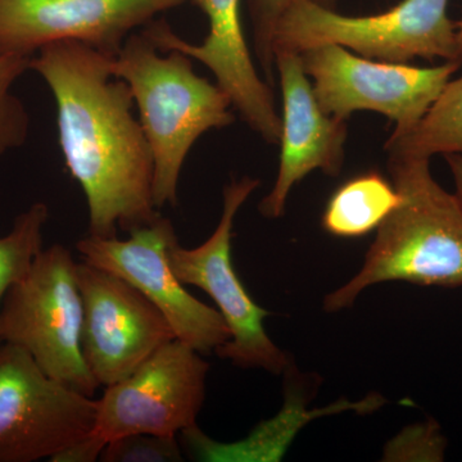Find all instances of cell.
I'll list each match as a JSON object with an SVG mask.
<instances>
[{"mask_svg": "<svg viewBox=\"0 0 462 462\" xmlns=\"http://www.w3.org/2000/svg\"><path fill=\"white\" fill-rule=\"evenodd\" d=\"M207 16L208 35L190 44L172 32L166 20L151 21L143 32L161 51H179L215 75L233 107L269 144H279L282 116L276 111L272 85L258 75L242 23V0H193Z\"/></svg>", "mask_w": 462, "mask_h": 462, "instance_id": "13", "label": "cell"}, {"mask_svg": "<svg viewBox=\"0 0 462 462\" xmlns=\"http://www.w3.org/2000/svg\"><path fill=\"white\" fill-rule=\"evenodd\" d=\"M303 0H249L252 26H254V53L269 84H273L275 58L273 53V36L276 23L291 5ZM333 8L334 0H307Z\"/></svg>", "mask_w": 462, "mask_h": 462, "instance_id": "20", "label": "cell"}, {"mask_svg": "<svg viewBox=\"0 0 462 462\" xmlns=\"http://www.w3.org/2000/svg\"><path fill=\"white\" fill-rule=\"evenodd\" d=\"M187 0H0V56L79 42L117 56L134 30Z\"/></svg>", "mask_w": 462, "mask_h": 462, "instance_id": "12", "label": "cell"}, {"mask_svg": "<svg viewBox=\"0 0 462 462\" xmlns=\"http://www.w3.org/2000/svg\"><path fill=\"white\" fill-rule=\"evenodd\" d=\"M161 53L142 30L133 32L109 60L112 76L129 85L138 107L153 156L157 209L178 203L182 166L200 136L236 121L227 94L197 75L190 57L179 51Z\"/></svg>", "mask_w": 462, "mask_h": 462, "instance_id": "3", "label": "cell"}, {"mask_svg": "<svg viewBox=\"0 0 462 462\" xmlns=\"http://www.w3.org/2000/svg\"><path fill=\"white\" fill-rule=\"evenodd\" d=\"M275 69L282 99L281 161L275 184L258 207L263 217L273 220L284 215L289 194L309 173L321 170L339 175L348 134L345 120L322 111L300 54L276 53Z\"/></svg>", "mask_w": 462, "mask_h": 462, "instance_id": "14", "label": "cell"}, {"mask_svg": "<svg viewBox=\"0 0 462 462\" xmlns=\"http://www.w3.org/2000/svg\"><path fill=\"white\" fill-rule=\"evenodd\" d=\"M398 202L400 194L384 175L378 171L358 173L331 194L321 225L330 236L360 238L378 230Z\"/></svg>", "mask_w": 462, "mask_h": 462, "instance_id": "15", "label": "cell"}, {"mask_svg": "<svg viewBox=\"0 0 462 462\" xmlns=\"http://www.w3.org/2000/svg\"><path fill=\"white\" fill-rule=\"evenodd\" d=\"M456 39H457L458 60L462 63V18L456 23Z\"/></svg>", "mask_w": 462, "mask_h": 462, "instance_id": "23", "label": "cell"}, {"mask_svg": "<svg viewBox=\"0 0 462 462\" xmlns=\"http://www.w3.org/2000/svg\"><path fill=\"white\" fill-rule=\"evenodd\" d=\"M32 57L0 56V158L25 144L30 115L12 88L30 69Z\"/></svg>", "mask_w": 462, "mask_h": 462, "instance_id": "18", "label": "cell"}, {"mask_svg": "<svg viewBox=\"0 0 462 462\" xmlns=\"http://www.w3.org/2000/svg\"><path fill=\"white\" fill-rule=\"evenodd\" d=\"M103 462H181L184 460L178 437L157 434H130L111 440L99 457Z\"/></svg>", "mask_w": 462, "mask_h": 462, "instance_id": "19", "label": "cell"}, {"mask_svg": "<svg viewBox=\"0 0 462 462\" xmlns=\"http://www.w3.org/2000/svg\"><path fill=\"white\" fill-rule=\"evenodd\" d=\"M447 440L439 424L433 419L410 425L385 447L384 460L427 461L445 460Z\"/></svg>", "mask_w": 462, "mask_h": 462, "instance_id": "21", "label": "cell"}, {"mask_svg": "<svg viewBox=\"0 0 462 462\" xmlns=\"http://www.w3.org/2000/svg\"><path fill=\"white\" fill-rule=\"evenodd\" d=\"M400 202L380 225L363 267L327 294L328 314L354 306L367 288L389 282L462 287V206L431 175L430 160L388 156Z\"/></svg>", "mask_w": 462, "mask_h": 462, "instance_id": "2", "label": "cell"}, {"mask_svg": "<svg viewBox=\"0 0 462 462\" xmlns=\"http://www.w3.org/2000/svg\"><path fill=\"white\" fill-rule=\"evenodd\" d=\"M209 364L193 346L173 339L97 400L89 437L54 462H94L105 447L130 434L178 437L197 425L206 400Z\"/></svg>", "mask_w": 462, "mask_h": 462, "instance_id": "6", "label": "cell"}, {"mask_svg": "<svg viewBox=\"0 0 462 462\" xmlns=\"http://www.w3.org/2000/svg\"><path fill=\"white\" fill-rule=\"evenodd\" d=\"M79 42L45 45L30 69L47 83L57 107L58 143L89 211V236L115 238L160 217L153 200V156L124 80L109 60Z\"/></svg>", "mask_w": 462, "mask_h": 462, "instance_id": "1", "label": "cell"}, {"mask_svg": "<svg viewBox=\"0 0 462 462\" xmlns=\"http://www.w3.org/2000/svg\"><path fill=\"white\" fill-rule=\"evenodd\" d=\"M388 156L428 158L462 154V75L449 80L427 114L406 135L388 139Z\"/></svg>", "mask_w": 462, "mask_h": 462, "instance_id": "16", "label": "cell"}, {"mask_svg": "<svg viewBox=\"0 0 462 462\" xmlns=\"http://www.w3.org/2000/svg\"><path fill=\"white\" fill-rule=\"evenodd\" d=\"M447 165L455 182V194L462 206V154H447Z\"/></svg>", "mask_w": 462, "mask_h": 462, "instance_id": "22", "label": "cell"}, {"mask_svg": "<svg viewBox=\"0 0 462 462\" xmlns=\"http://www.w3.org/2000/svg\"><path fill=\"white\" fill-rule=\"evenodd\" d=\"M176 239L172 221L161 215L130 231L126 240L89 236L76 248L85 263L120 276L144 294L170 322L176 339L202 355L216 354L229 342V328L218 310L191 296L176 276L169 256Z\"/></svg>", "mask_w": 462, "mask_h": 462, "instance_id": "10", "label": "cell"}, {"mask_svg": "<svg viewBox=\"0 0 462 462\" xmlns=\"http://www.w3.org/2000/svg\"><path fill=\"white\" fill-rule=\"evenodd\" d=\"M325 114L346 120L357 111L378 112L396 124L391 136L411 132L462 65L434 67L383 62L356 56L337 44L300 53Z\"/></svg>", "mask_w": 462, "mask_h": 462, "instance_id": "7", "label": "cell"}, {"mask_svg": "<svg viewBox=\"0 0 462 462\" xmlns=\"http://www.w3.org/2000/svg\"><path fill=\"white\" fill-rule=\"evenodd\" d=\"M449 0H401L370 16H345L318 3H296L276 23L273 53L337 44L370 60L409 63L415 58L457 62L456 23Z\"/></svg>", "mask_w": 462, "mask_h": 462, "instance_id": "5", "label": "cell"}, {"mask_svg": "<svg viewBox=\"0 0 462 462\" xmlns=\"http://www.w3.org/2000/svg\"><path fill=\"white\" fill-rule=\"evenodd\" d=\"M261 181L251 176L233 179L224 188L220 223L205 243L182 248L176 239L170 247V263L185 285L202 289L214 300L230 330V340L216 351L242 369H261L281 375L289 358L270 338L263 320L270 316L252 300L231 261V240L236 215Z\"/></svg>", "mask_w": 462, "mask_h": 462, "instance_id": "8", "label": "cell"}, {"mask_svg": "<svg viewBox=\"0 0 462 462\" xmlns=\"http://www.w3.org/2000/svg\"><path fill=\"white\" fill-rule=\"evenodd\" d=\"M78 279L84 307L81 346L99 387L126 378L176 339L162 312L120 276L81 260Z\"/></svg>", "mask_w": 462, "mask_h": 462, "instance_id": "11", "label": "cell"}, {"mask_svg": "<svg viewBox=\"0 0 462 462\" xmlns=\"http://www.w3.org/2000/svg\"><path fill=\"white\" fill-rule=\"evenodd\" d=\"M50 218L45 203L36 202L18 215L11 231L0 236V307L12 285L26 275L42 249V233Z\"/></svg>", "mask_w": 462, "mask_h": 462, "instance_id": "17", "label": "cell"}, {"mask_svg": "<svg viewBox=\"0 0 462 462\" xmlns=\"http://www.w3.org/2000/svg\"><path fill=\"white\" fill-rule=\"evenodd\" d=\"M97 400L51 378L12 343H0V462H33L87 439Z\"/></svg>", "mask_w": 462, "mask_h": 462, "instance_id": "9", "label": "cell"}, {"mask_svg": "<svg viewBox=\"0 0 462 462\" xmlns=\"http://www.w3.org/2000/svg\"><path fill=\"white\" fill-rule=\"evenodd\" d=\"M78 261L62 245L42 248L0 307V343L21 346L51 378L93 397L98 383L81 346L84 307Z\"/></svg>", "mask_w": 462, "mask_h": 462, "instance_id": "4", "label": "cell"}]
</instances>
